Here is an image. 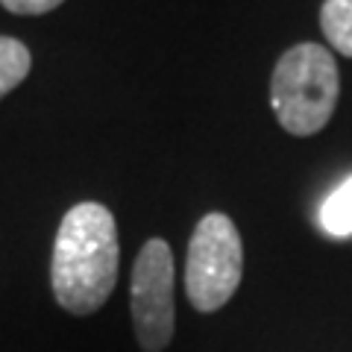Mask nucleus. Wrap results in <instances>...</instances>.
Masks as SVG:
<instances>
[{"mask_svg":"<svg viewBox=\"0 0 352 352\" xmlns=\"http://www.w3.org/2000/svg\"><path fill=\"white\" fill-rule=\"evenodd\" d=\"M118 226L103 203H76L62 217L50 261L56 302L76 317L94 314L118 282Z\"/></svg>","mask_w":352,"mask_h":352,"instance_id":"f257e3e1","label":"nucleus"},{"mask_svg":"<svg viewBox=\"0 0 352 352\" xmlns=\"http://www.w3.org/2000/svg\"><path fill=\"white\" fill-rule=\"evenodd\" d=\"M340 94L338 65L323 44L305 41L282 53L270 76V103L291 135H317L335 115Z\"/></svg>","mask_w":352,"mask_h":352,"instance_id":"f03ea898","label":"nucleus"},{"mask_svg":"<svg viewBox=\"0 0 352 352\" xmlns=\"http://www.w3.org/2000/svg\"><path fill=\"white\" fill-rule=\"evenodd\" d=\"M244 247L235 223L226 214L212 212L197 223L188 258H185V294L197 311L223 308L241 285Z\"/></svg>","mask_w":352,"mask_h":352,"instance_id":"7ed1b4c3","label":"nucleus"},{"mask_svg":"<svg viewBox=\"0 0 352 352\" xmlns=\"http://www.w3.org/2000/svg\"><path fill=\"white\" fill-rule=\"evenodd\" d=\"M129 308L135 340L144 352L168 349L173 338V252L168 241L150 238L141 247L129 282Z\"/></svg>","mask_w":352,"mask_h":352,"instance_id":"20e7f679","label":"nucleus"},{"mask_svg":"<svg viewBox=\"0 0 352 352\" xmlns=\"http://www.w3.org/2000/svg\"><path fill=\"white\" fill-rule=\"evenodd\" d=\"M320 226L332 238H349L352 235V176H346L323 200L320 206Z\"/></svg>","mask_w":352,"mask_h":352,"instance_id":"39448f33","label":"nucleus"},{"mask_svg":"<svg viewBox=\"0 0 352 352\" xmlns=\"http://www.w3.org/2000/svg\"><path fill=\"white\" fill-rule=\"evenodd\" d=\"M320 27L340 56L352 59V0H326L320 9Z\"/></svg>","mask_w":352,"mask_h":352,"instance_id":"423d86ee","label":"nucleus"},{"mask_svg":"<svg viewBox=\"0 0 352 352\" xmlns=\"http://www.w3.org/2000/svg\"><path fill=\"white\" fill-rule=\"evenodd\" d=\"M30 50L18 38L0 36V97L24 82L30 74Z\"/></svg>","mask_w":352,"mask_h":352,"instance_id":"0eeeda50","label":"nucleus"},{"mask_svg":"<svg viewBox=\"0 0 352 352\" xmlns=\"http://www.w3.org/2000/svg\"><path fill=\"white\" fill-rule=\"evenodd\" d=\"M0 3L15 15H44L50 9H56L59 3H65V0H0Z\"/></svg>","mask_w":352,"mask_h":352,"instance_id":"6e6552de","label":"nucleus"}]
</instances>
